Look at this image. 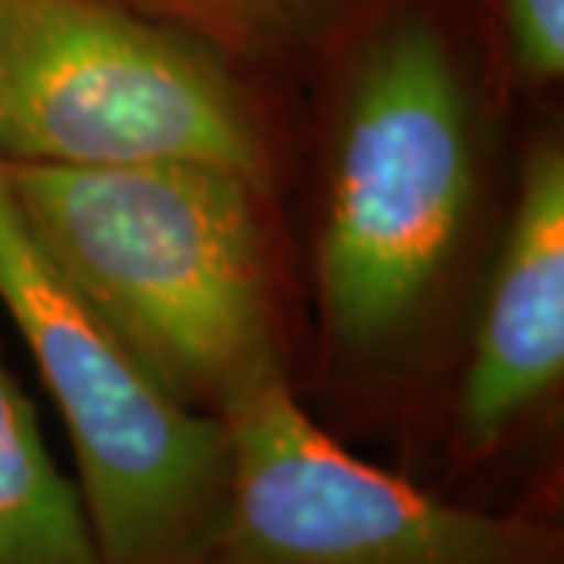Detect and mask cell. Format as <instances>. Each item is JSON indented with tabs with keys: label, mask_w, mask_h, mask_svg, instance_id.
<instances>
[{
	"label": "cell",
	"mask_w": 564,
	"mask_h": 564,
	"mask_svg": "<svg viewBox=\"0 0 564 564\" xmlns=\"http://www.w3.org/2000/svg\"><path fill=\"white\" fill-rule=\"evenodd\" d=\"M317 79L329 113L314 229L323 361L414 370L484 232L502 79L474 0H380Z\"/></svg>",
	"instance_id": "1"
},
{
	"label": "cell",
	"mask_w": 564,
	"mask_h": 564,
	"mask_svg": "<svg viewBox=\"0 0 564 564\" xmlns=\"http://www.w3.org/2000/svg\"><path fill=\"white\" fill-rule=\"evenodd\" d=\"M41 251L182 402L289 377L267 182L204 161L0 163Z\"/></svg>",
	"instance_id": "2"
},
{
	"label": "cell",
	"mask_w": 564,
	"mask_h": 564,
	"mask_svg": "<svg viewBox=\"0 0 564 564\" xmlns=\"http://www.w3.org/2000/svg\"><path fill=\"white\" fill-rule=\"evenodd\" d=\"M0 307L57 404L107 564H207L229 489L217 414L173 395L69 285L0 166Z\"/></svg>",
	"instance_id": "3"
},
{
	"label": "cell",
	"mask_w": 564,
	"mask_h": 564,
	"mask_svg": "<svg viewBox=\"0 0 564 564\" xmlns=\"http://www.w3.org/2000/svg\"><path fill=\"white\" fill-rule=\"evenodd\" d=\"M258 79L117 0H0V163L204 161L273 185Z\"/></svg>",
	"instance_id": "4"
},
{
	"label": "cell",
	"mask_w": 564,
	"mask_h": 564,
	"mask_svg": "<svg viewBox=\"0 0 564 564\" xmlns=\"http://www.w3.org/2000/svg\"><path fill=\"white\" fill-rule=\"evenodd\" d=\"M229 489L207 564H558L545 524L445 502L339 445L292 377L220 414Z\"/></svg>",
	"instance_id": "5"
},
{
	"label": "cell",
	"mask_w": 564,
	"mask_h": 564,
	"mask_svg": "<svg viewBox=\"0 0 564 564\" xmlns=\"http://www.w3.org/2000/svg\"><path fill=\"white\" fill-rule=\"evenodd\" d=\"M562 380L564 148L545 132L518 163L486 261L455 392V443L464 458L499 452L562 392Z\"/></svg>",
	"instance_id": "6"
},
{
	"label": "cell",
	"mask_w": 564,
	"mask_h": 564,
	"mask_svg": "<svg viewBox=\"0 0 564 564\" xmlns=\"http://www.w3.org/2000/svg\"><path fill=\"white\" fill-rule=\"evenodd\" d=\"M258 82L317 79L380 0H117Z\"/></svg>",
	"instance_id": "7"
},
{
	"label": "cell",
	"mask_w": 564,
	"mask_h": 564,
	"mask_svg": "<svg viewBox=\"0 0 564 564\" xmlns=\"http://www.w3.org/2000/svg\"><path fill=\"white\" fill-rule=\"evenodd\" d=\"M0 564H107L76 480L0 348Z\"/></svg>",
	"instance_id": "8"
},
{
	"label": "cell",
	"mask_w": 564,
	"mask_h": 564,
	"mask_svg": "<svg viewBox=\"0 0 564 564\" xmlns=\"http://www.w3.org/2000/svg\"><path fill=\"white\" fill-rule=\"evenodd\" d=\"M505 88L545 95L564 79V0H474Z\"/></svg>",
	"instance_id": "9"
}]
</instances>
